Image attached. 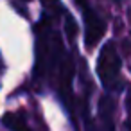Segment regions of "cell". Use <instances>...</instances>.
Returning a JSON list of instances; mask_svg holds the SVG:
<instances>
[{
	"label": "cell",
	"instance_id": "6da1fadb",
	"mask_svg": "<svg viewBox=\"0 0 131 131\" xmlns=\"http://www.w3.org/2000/svg\"><path fill=\"white\" fill-rule=\"evenodd\" d=\"M120 56L113 41H108L97 58V74L106 90H117L120 86Z\"/></svg>",
	"mask_w": 131,
	"mask_h": 131
},
{
	"label": "cell",
	"instance_id": "7a4b0ae2",
	"mask_svg": "<svg viewBox=\"0 0 131 131\" xmlns=\"http://www.w3.org/2000/svg\"><path fill=\"white\" fill-rule=\"evenodd\" d=\"M83 16H84V45L88 49H93L106 32V22L90 7L83 11Z\"/></svg>",
	"mask_w": 131,
	"mask_h": 131
},
{
	"label": "cell",
	"instance_id": "3957f363",
	"mask_svg": "<svg viewBox=\"0 0 131 131\" xmlns=\"http://www.w3.org/2000/svg\"><path fill=\"white\" fill-rule=\"evenodd\" d=\"M2 124L9 129V131H31L27 118L22 111H9L2 117Z\"/></svg>",
	"mask_w": 131,
	"mask_h": 131
},
{
	"label": "cell",
	"instance_id": "277c9868",
	"mask_svg": "<svg viewBox=\"0 0 131 131\" xmlns=\"http://www.w3.org/2000/svg\"><path fill=\"white\" fill-rule=\"evenodd\" d=\"M126 110H127V127L131 129V88L127 90L126 95Z\"/></svg>",
	"mask_w": 131,
	"mask_h": 131
},
{
	"label": "cell",
	"instance_id": "5b68a950",
	"mask_svg": "<svg viewBox=\"0 0 131 131\" xmlns=\"http://www.w3.org/2000/svg\"><path fill=\"white\" fill-rule=\"evenodd\" d=\"M41 2L45 4V7L47 9H59V0H41Z\"/></svg>",
	"mask_w": 131,
	"mask_h": 131
},
{
	"label": "cell",
	"instance_id": "8992f818",
	"mask_svg": "<svg viewBox=\"0 0 131 131\" xmlns=\"http://www.w3.org/2000/svg\"><path fill=\"white\" fill-rule=\"evenodd\" d=\"M74 2H75L83 11H84V9H88V0H74Z\"/></svg>",
	"mask_w": 131,
	"mask_h": 131
},
{
	"label": "cell",
	"instance_id": "52a82bcc",
	"mask_svg": "<svg viewBox=\"0 0 131 131\" xmlns=\"http://www.w3.org/2000/svg\"><path fill=\"white\" fill-rule=\"evenodd\" d=\"M115 2H118V0H115Z\"/></svg>",
	"mask_w": 131,
	"mask_h": 131
}]
</instances>
